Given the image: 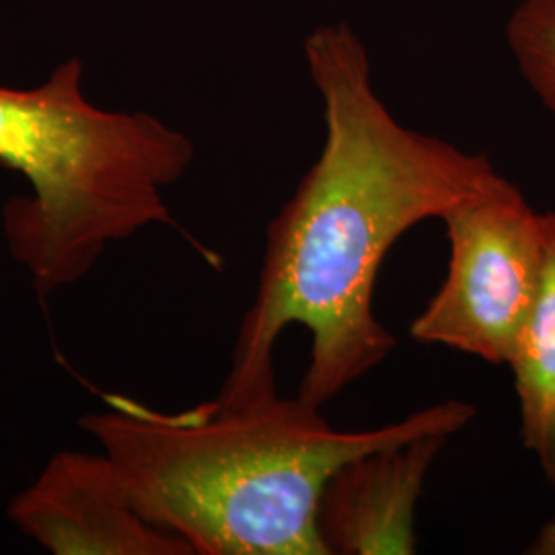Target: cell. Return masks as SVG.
Wrapping results in <instances>:
<instances>
[{
	"label": "cell",
	"mask_w": 555,
	"mask_h": 555,
	"mask_svg": "<svg viewBox=\"0 0 555 555\" xmlns=\"http://www.w3.org/2000/svg\"><path fill=\"white\" fill-rule=\"evenodd\" d=\"M325 139L315 163L268 224L258 291L243 315L217 401L278 396L274 350L291 327L311 336L298 397L323 408L371 375L397 339L375 313L380 266L399 238L476 194L498 173L486 153L401 124L377 93L366 43L346 21L302 46Z\"/></svg>",
	"instance_id": "6da1fadb"
},
{
	"label": "cell",
	"mask_w": 555,
	"mask_h": 555,
	"mask_svg": "<svg viewBox=\"0 0 555 555\" xmlns=\"http://www.w3.org/2000/svg\"><path fill=\"white\" fill-rule=\"evenodd\" d=\"M80 417L151 525L194 555H325L318 506L339 465L420 435L455 437L476 405L444 399L371 430H337L302 397L224 408L217 399L165 414L105 397Z\"/></svg>",
	"instance_id": "7a4b0ae2"
},
{
	"label": "cell",
	"mask_w": 555,
	"mask_h": 555,
	"mask_svg": "<svg viewBox=\"0 0 555 555\" xmlns=\"http://www.w3.org/2000/svg\"><path fill=\"white\" fill-rule=\"evenodd\" d=\"M82 75L73 59L40 87H0V165L34 190L7 202L2 229L40 297L87 276L107 245L173 224L165 194L196 157L157 116L93 105Z\"/></svg>",
	"instance_id": "3957f363"
},
{
	"label": "cell",
	"mask_w": 555,
	"mask_h": 555,
	"mask_svg": "<svg viewBox=\"0 0 555 555\" xmlns=\"http://www.w3.org/2000/svg\"><path fill=\"white\" fill-rule=\"evenodd\" d=\"M440 220L447 274L408 332L420 344L506 366L541 284L543 212L498 171Z\"/></svg>",
	"instance_id": "277c9868"
},
{
	"label": "cell",
	"mask_w": 555,
	"mask_h": 555,
	"mask_svg": "<svg viewBox=\"0 0 555 555\" xmlns=\"http://www.w3.org/2000/svg\"><path fill=\"white\" fill-rule=\"evenodd\" d=\"M9 518L54 555H194L185 541L140 516L105 453H56L13 498Z\"/></svg>",
	"instance_id": "5b68a950"
},
{
	"label": "cell",
	"mask_w": 555,
	"mask_h": 555,
	"mask_svg": "<svg viewBox=\"0 0 555 555\" xmlns=\"http://www.w3.org/2000/svg\"><path fill=\"white\" fill-rule=\"evenodd\" d=\"M449 435L430 433L339 465L318 506L325 555H412L417 504Z\"/></svg>",
	"instance_id": "8992f818"
},
{
	"label": "cell",
	"mask_w": 555,
	"mask_h": 555,
	"mask_svg": "<svg viewBox=\"0 0 555 555\" xmlns=\"http://www.w3.org/2000/svg\"><path fill=\"white\" fill-rule=\"evenodd\" d=\"M543 235L539 293L506 366L515 383L522 447L555 490V212H543Z\"/></svg>",
	"instance_id": "52a82bcc"
},
{
	"label": "cell",
	"mask_w": 555,
	"mask_h": 555,
	"mask_svg": "<svg viewBox=\"0 0 555 555\" xmlns=\"http://www.w3.org/2000/svg\"><path fill=\"white\" fill-rule=\"evenodd\" d=\"M516 68L555 119V0H520L506 23Z\"/></svg>",
	"instance_id": "ba28073f"
},
{
	"label": "cell",
	"mask_w": 555,
	"mask_h": 555,
	"mask_svg": "<svg viewBox=\"0 0 555 555\" xmlns=\"http://www.w3.org/2000/svg\"><path fill=\"white\" fill-rule=\"evenodd\" d=\"M527 554L555 555V516L545 520L527 547Z\"/></svg>",
	"instance_id": "9c48e42d"
}]
</instances>
